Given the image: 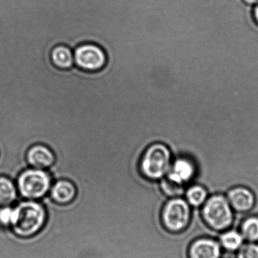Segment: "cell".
I'll use <instances>...</instances> for the list:
<instances>
[{
	"mask_svg": "<svg viewBox=\"0 0 258 258\" xmlns=\"http://www.w3.org/2000/svg\"><path fill=\"white\" fill-rule=\"evenodd\" d=\"M244 238L241 233L236 230H227L220 236L221 245L227 251H234L243 245Z\"/></svg>",
	"mask_w": 258,
	"mask_h": 258,
	"instance_id": "obj_15",
	"label": "cell"
},
{
	"mask_svg": "<svg viewBox=\"0 0 258 258\" xmlns=\"http://www.w3.org/2000/svg\"><path fill=\"white\" fill-rule=\"evenodd\" d=\"M172 162V153L169 147L158 141L148 146L142 153L139 160V171L150 181H160L166 177Z\"/></svg>",
	"mask_w": 258,
	"mask_h": 258,
	"instance_id": "obj_2",
	"label": "cell"
},
{
	"mask_svg": "<svg viewBox=\"0 0 258 258\" xmlns=\"http://www.w3.org/2000/svg\"><path fill=\"white\" fill-rule=\"evenodd\" d=\"M196 174V167L192 159L186 157H179L172 162L166 178L179 186L192 181Z\"/></svg>",
	"mask_w": 258,
	"mask_h": 258,
	"instance_id": "obj_7",
	"label": "cell"
},
{
	"mask_svg": "<svg viewBox=\"0 0 258 258\" xmlns=\"http://www.w3.org/2000/svg\"><path fill=\"white\" fill-rule=\"evenodd\" d=\"M20 200L15 182L6 176L0 175V207L15 206Z\"/></svg>",
	"mask_w": 258,
	"mask_h": 258,
	"instance_id": "obj_13",
	"label": "cell"
},
{
	"mask_svg": "<svg viewBox=\"0 0 258 258\" xmlns=\"http://www.w3.org/2000/svg\"><path fill=\"white\" fill-rule=\"evenodd\" d=\"M244 3L251 6H254L258 3V0H243Z\"/></svg>",
	"mask_w": 258,
	"mask_h": 258,
	"instance_id": "obj_20",
	"label": "cell"
},
{
	"mask_svg": "<svg viewBox=\"0 0 258 258\" xmlns=\"http://www.w3.org/2000/svg\"><path fill=\"white\" fill-rule=\"evenodd\" d=\"M14 215V206L0 207V228H10L13 222Z\"/></svg>",
	"mask_w": 258,
	"mask_h": 258,
	"instance_id": "obj_17",
	"label": "cell"
},
{
	"mask_svg": "<svg viewBox=\"0 0 258 258\" xmlns=\"http://www.w3.org/2000/svg\"><path fill=\"white\" fill-rule=\"evenodd\" d=\"M15 183L21 200H40L48 195L53 180L47 170L28 168L18 175Z\"/></svg>",
	"mask_w": 258,
	"mask_h": 258,
	"instance_id": "obj_3",
	"label": "cell"
},
{
	"mask_svg": "<svg viewBox=\"0 0 258 258\" xmlns=\"http://www.w3.org/2000/svg\"><path fill=\"white\" fill-rule=\"evenodd\" d=\"M201 216L214 231H225L231 227L234 220L233 209L227 197L215 194L208 198L203 205Z\"/></svg>",
	"mask_w": 258,
	"mask_h": 258,
	"instance_id": "obj_4",
	"label": "cell"
},
{
	"mask_svg": "<svg viewBox=\"0 0 258 258\" xmlns=\"http://www.w3.org/2000/svg\"><path fill=\"white\" fill-rule=\"evenodd\" d=\"M209 192L204 186L195 184L188 188L186 191V200L191 206L198 208L203 206L208 200Z\"/></svg>",
	"mask_w": 258,
	"mask_h": 258,
	"instance_id": "obj_14",
	"label": "cell"
},
{
	"mask_svg": "<svg viewBox=\"0 0 258 258\" xmlns=\"http://www.w3.org/2000/svg\"><path fill=\"white\" fill-rule=\"evenodd\" d=\"M227 200L233 210L239 213L249 212L255 205V196L249 188L236 186L227 192Z\"/></svg>",
	"mask_w": 258,
	"mask_h": 258,
	"instance_id": "obj_9",
	"label": "cell"
},
{
	"mask_svg": "<svg viewBox=\"0 0 258 258\" xmlns=\"http://www.w3.org/2000/svg\"><path fill=\"white\" fill-rule=\"evenodd\" d=\"M188 252L189 258H220L221 247L215 239L198 238L190 244Z\"/></svg>",
	"mask_w": 258,
	"mask_h": 258,
	"instance_id": "obj_10",
	"label": "cell"
},
{
	"mask_svg": "<svg viewBox=\"0 0 258 258\" xmlns=\"http://www.w3.org/2000/svg\"><path fill=\"white\" fill-rule=\"evenodd\" d=\"M237 258H258V245L254 242L242 245L238 249Z\"/></svg>",
	"mask_w": 258,
	"mask_h": 258,
	"instance_id": "obj_18",
	"label": "cell"
},
{
	"mask_svg": "<svg viewBox=\"0 0 258 258\" xmlns=\"http://www.w3.org/2000/svg\"><path fill=\"white\" fill-rule=\"evenodd\" d=\"M192 211L186 200L180 197H174L164 205L162 211V224L171 233H182L191 221Z\"/></svg>",
	"mask_w": 258,
	"mask_h": 258,
	"instance_id": "obj_5",
	"label": "cell"
},
{
	"mask_svg": "<svg viewBox=\"0 0 258 258\" xmlns=\"http://www.w3.org/2000/svg\"><path fill=\"white\" fill-rule=\"evenodd\" d=\"M74 63L88 72H95L105 68L107 54L99 45L92 42L81 44L74 50Z\"/></svg>",
	"mask_w": 258,
	"mask_h": 258,
	"instance_id": "obj_6",
	"label": "cell"
},
{
	"mask_svg": "<svg viewBox=\"0 0 258 258\" xmlns=\"http://www.w3.org/2000/svg\"><path fill=\"white\" fill-rule=\"evenodd\" d=\"M77 192V188L73 182L60 179L53 182L48 195L57 204L68 205L75 200Z\"/></svg>",
	"mask_w": 258,
	"mask_h": 258,
	"instance_id": "obj_11",
	"label": "cell"
},
{
	"mask_svg": "<svg viewBox=\"0 0 258 258\" xmlns=\"http://www.w3.org/2000/svg\"><path fill=\"white\" fill-rule=\"evenodd\" d=\"M241 234L249 242L258 241V217L246 218L241 225Z\"/></svg>",
	"mask_w": 258,
	"mask_h": 258,
	"instance_id": "obj_16",
	"label": "cell"
},
{
	"mask_svg": "<svg viewBox=\"0 0 258 258\" xmlns=\"http://www.w3.org/2000/svg\"><path fill=\"white\" fill-rule=\"evenodd\" d=\"M51 63L61 70H68L74 66V50L65 45H59L51 49Z\"/></svg>",
	"mask_w": 258,
	"mask_h": 258,
	"instance_id": "obj_12",
	"label": "cell"
},
{
	"mask_svg": "<svg viewBox=\"0 0 258 258\" xmlns=\"http://www.w3.org/2000/svg\"><path fill=\"white\" fill-rule=\"evenodd\" d=\"M26 159L30 168L48 170L56 162V156L49 147L37 144L28 149Z\"/></svg>",
	"mask_w": 258,
	"mask_h": 258,
	"instance_id": "obj_8",
	"label": "cell"
},
{
	"mask_svg": "<svg viewBox=\"0 0 258 258\" xmlns=\"http://www.w3.org/2000/svg\"><path fill=\"white\" fill-rule=\"evenodd\" d=\"M14 209L15 215L10 230L18 237L34 236L46 224V209L39 200H20Z\"/></svg>",
	"mask_w": 258,
	"mask_h": 258,
	"instance_id": "obj_1",
	"label": "cell"
},
{
	"mask_svg": "<svg viewBox=\"0 0 258 258\" xmlns=\"http://www.w3.org/2000/svg\"><path fill=\"white\" fill-rule=\"evenodd\" d=\"M253 16H254V21L258 24V3L253 7Z\"/></svg>",
	"mask_w": 258,
	"mask_h": 258,
	"instance_id": "obj_19",
	"label": "cell"
}]
</instances>
